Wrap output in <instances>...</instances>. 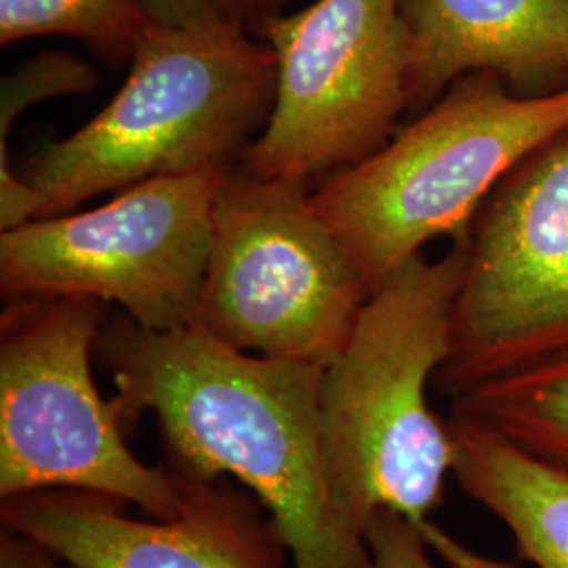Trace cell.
<instances>
[{"label": "cell", "instance_id": "6da1fadb", "mask_svg": "<svg viewBox=\"0 0 568 568\" xmlns=\"http://www.w3.org/2000/svg\"><path fill=\"white\" fill-rule=\"evenodd\" d=\"M95 354L122 426L152 413L169 469L236 478L264 506L295 568H371L365 537L335 508L321 436L325 368L246 354L199 326L105 321Z\"/></svg>", "mask_w": 568, "mask_h": 568}, {"label": "cell", "instance_id": "7a4b0ae2", "mask_svg": "<svg viewBox=\"0 0 568 568\" xmlns=\"http://www.w3.org/2000/svg\"><path fill=\"white\" fill-rule=\"evenodd\" d=\"M469 241V239H467ZM467 241L440 260L413 257L366 302L321 384L326 478L345 525L363 537L382 509L403 516L450 568H516L432 523L455 467V443L427 389L447 361Z\"/></svg>", "mask_w": 568, "mask_h": 568}, {"label": "cell", "instance_id": "3957f363", "mask_svg": "<svg viewBox=\"0 0 568 568\" xmlns=\"http://www.w3.org/2000/svg\"><path fill=\"white\" fill-rule=\"evenodd\" d=\"M274 95L276 58L243 26L150 23L112 102L21 173L34 220L148 180L232 169L264 129Z\"/></svg>", "mask_w": 568, "mask_h": 568}, {"label": "cell", "instance_id": "277c9868", "mask_svg": "<svg viewBox=\"0 0 568 568\" xmlns=\"http://www.w3.org/2000/svg\"><path fill=\"white\" fill-rule=\"evenodd\" d=\"M567 131L568 87L520 93L474 72L368 159L326 178L312 203L375 293L432 241H467L499 183Z\"/></svg>", "mask_w": 568, "mask_h": 568}, {"label": "cell", "instance_id": "5b68a950", "mask_svg": "<svg viewBox=\"0 0 568 568\" xmlns=\"http://www.w3.org/2000/svg\"><path fill=\"white\" fill-rule=\"evenodd\" d=\"M371 295L310 183L227 171L194 326L246 354L326 368Z\"/></svg>", "mask_w": 568, "mask_h": 568}, {"label": "cell", "instance_id": "8992f818", "mask_svg": "<svg viewBox=\"0 0 568 568\" xmlns=\"http://www.w3.org/2000/svg\"><path fill=\"white\" fill-rule=\"evenodd\" d=\"M105 304L87 297L13 300L0 335V499L68 488L175 518L182 488L124 440L121 415L95 386L91 361Z\"/></svg>", "mask_w": 568, "mask_h": 568}, {"label": "cell", "instance_id": "52a82bcc", "mask_svg": "<svg viewBox=\"0 0 568 568\" xmlns=\"http://www.w3.org/2000/svg\"><path fill=\"white\" fill-rule=\"evenodd\" d=\"M227 171L148 180L91 211L2 230V295L87 297L121 305L143 328L194 326Z\"/></svg>", "mask_w": 568, "mask_h": 568}, {"label": "cell", "instance_id": "ba28073f", "mask_svg": "<svg viewBox=\"0 0 568 568\" xmlns=\"http://www.w3.org/2000/svg\"><path fill=\"white\" fill-rule=\"evenodd\" d=\"M276 95L241 169L310 183L377 152L408 108L410 49L400 0H316L272 16Z\"/></svg>", "mask_w": 568, "mask_h": 568}, {"label": "cell", "instance_id": "9c48e42d", "mask_svg": "<svg viewBox=\"0 0 568 568\" xmlns=\"http://www.w3.org/2000/svg\"><path fill=\"white\" fill-rule=\"evenodd\" d=\"M568 356V131L514 169L480 209L436 386L474 387Z\"/></svg>", "mask_w": 568, "mask_h": 568}, {"label": "cell", "instance_id": "30bf717a", "mask_svg": "<svg viewBox=\"0 0 568 568\" xmlns=\"http://www.w3.org/2000/svg\"><path fill=\"white\" fill-rule=\"evenodd\" d=\"M173 476L183 495L175 518L135 520L119 499L51 488L2 499V525L72 568H284L288 549L257 499L222 478Z\"/></svg>", "mask_w": 568, "mask_h": 568}, {"label": "cell", "instance_id": "8fae6325", "mask_svg": "<svg viewBox=\"0 0 568 568\" xmlns=\"http://www.w3.org/2000/svg\"><path fill=\"white\" fill-rule=\"evenodd\" d=\"M410 49L408 108L436 102L466 74L520 93L568 87V0H400Z\"/></svg>", "mask_w": 568, "mask_h": 568}, {"label": "cell", "instance_id": "7c38bea8", "mask_svg": "<svg viewBox=\"0 0 568 568\" xmlns=\"http://www.w3.org/2000/svg\"><path fill=\"white\" fill-rule=\"evenodd\" d=\"M453 476L476 504L501 520L520 560L568 568V467L518 447L501 432L453 410Z\"/></svg>", "mask_w": 568, "mask_h": 568}, {"label": "cell", "instance_id": "4fadbf2b", "mask_svg": "<svg viewBox=\"0 0 568 568\" xmlns=\"http://www.w3.org/2000/svg\"><path fill=\"white\" fill-rule=\"evenodd\" d=\"M453 410L568 467V356L474 387L453 400Z\"/></svg>", "mask_w": 568, "mask_h": 568}, {"label": "cell", "instance_id": "5bb4252c", "mask_svg": "<svg viewBox=\"0 0 568 568\" xmlns=\"http://www.w3.org/2000/svg\"><path fill=\"white\" fill-rule=\"evenodd\" d=\"M154 21L150 0H0V44L70 37L119 68Z\"/></svg>", "mask_w": 568, "mask_h": 568}, {"label": "cell", "instance_id": "9a60e30c", "mask_svg": "<svg viewBox=\"0 0 568 568\" xmlns=\"http://www.w3.org/2000/svg\"><path fill=\"white\" fill-rule=\"evenodd\" d=\"M98 87V74L91 63L68 51H44L4 77L0 84V209L16 211L28 199V185L9 166L7 140L21 114L37 103L87 95Z\"/></svg>", "mask_w": 568, "mask_h": 568}, {"label": "cell", "instance_id": "2e32d148", "mask_svg": "<svg viewBox=\"0 0 568 568\" xmlns=\"http://www.w3.org/2000/svg\"><path fill=\"white\" fill-rule=\"evenodd\" d=\"M363 537L371 568H436L422 532L394 511L373 514Z\"/></svg>", "mask_w": 568, "mask_h": 568}, {"label": "cell", "instance_id": "e0dca14e", "mask_svg": "<svg viewBox=\"0 0 568 568\" xmlns=\"http://www.w3.org/2000/svg\"><path fill=\"white\" fill-rule=\"evenodd\" d=\"M284 0H150L159 21L217 20L243 26L278 16Z\"/></svg>", "mask_w": 568, "mask_h": 568}, {"label": "cell", "instance_id": "ac0fdd59", "mask_svg": "<svg viewBox=\"0 0 568 568\" xmlns=\"http://www.w3.org/2000/svg\"><path fill=\"white\" fill-rule=\"evenodd\" d=\"M0 568H72L34 539L4 528L0 537Z\"/></svg>", "mask_w": 568, "mask_h": 568}]
</instances>
